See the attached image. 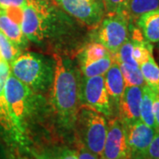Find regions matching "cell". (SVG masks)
<instances>
[{"label": "cell", "mask_w": 159, "mask_h": 159, "mask_svg": "<svg viewBox=\"0 0 159 159\" xmlns=\"http://www.w3.org/2000/svg\"><path fill=\"white\" fill-rule=\"evenodd\" d=\"M55 74L51 86V105L62 125L74 129L80 106V74L71 59L55 55Z\"/></svg>", "instance_id": "cell-1"}, {"label": "cell", "mask_w": 159, "mask_h": 159, "mask_svg": "<svg viewBox=\"0 0 159 159\" xmlns=\"http://www.w3.org/2000/svg\"><path fill=\"white\" fill-rule=\"evenodd\" d=\"M55 66V58L34 52L20 53L10 64L11 74L35 94L51 89Z\"/></svg>", "instance_id": "cell-2"}, {"label": "cell", "mask_w": 159, "mask_h": 159, "mask_svg": "<svg viewBox=\"0 0 159 159\" xmlns=\"http://www.w3.org/2000/svg\"><path fill=\"white\" fill-rule=\"evenodd\" d=\"M4 95L13 119L29 144V126L34 113L37 94L10 74L6 81Z\"/></svg>", "instance_id": "cell-3"}, {"label": "cell", "mask_w": 159, "mask_h": 159, "mask_svg": "<svg viewBox=\"0 0 159 159\" xmlns=\"http://www.w3.org/2000/svg\"><path fill=\"white\" fill-rule=\"evenodd\" d=\"M107 125L106 117L88 105L80 104L74 129L77 132L79 142L98 156H102Z\"/></svg>", "instance_id": "cell-4"}, {"label": "cell", "mask_w": 159, "mask_h": 159, "mask_svg": "<svg viewBox=\"0 0 159 159\" xmlns=\"http://www.w3.org/2000/svg\"><path fill=\"white\" fill-rule=\"evenodd\" d=\"M51 6L49 0H28L23 8L20 28L29 41L42 43L51 28Z\"/></svg>", "instance_id": "cell-5"}, {"label": "cell", "mask_w": 159, "mask_h": 159, "mask_svg": "<svg viewBox=\"0 0 159 159\" xmlns=\"http://www.w3.org/2000/svg\"><path fill=\"white\" fill-rule=\"evenodd\" d=\"M103 17L97 27L96 42L104 46L114 55L129 38V20L123 14H110Z\"/></svg>", "instance_id": "cell-6"}, {"label": "cell", "mask_w": 159, "mask_h": 159, "mask_svg": "<svg viewBox=\"0 0 159 159\" xmlns=\"http://www.w3.org/2000/svg\"><path fill=\"white\" fill-rule=\"evenodd\" d=\"M80 103L93 108L106 118H114L115 110L106 90L103 75L83 77L80 83Z\"/></svg>", "instance_id": "cell-7"}, {"label": "cell", "mask_w": 159, "mask_h": 159, "mask_svg": "<svg viewBox=\"0 0 159 159\" xmlns=\"http://www.w3.org/2000/svg\"><path fill=\"white\" fill-rule=\"evenodd\" d=\"M64 11L89 29H96L105 16L103 0H53Z\"/></svg>", "instance_id": "cell-8"}, {"label": "cell", "mask_w": 159, "mask_h": 159, "mask_svg": "<svg viewBox=\"0 0 159 159\" xmlns=\"http://www.w3.org/2000/svg\"><path fill=\"white\" fill-rule=\"evenodd\" d=\"M102 157L103 159H130L125 125L118 117L109 119Z\"/></svg>", "instance_id": "cell-9"}, {"label": "cell", "mask_w": 159, "mask_h": 159, "mask_svg": "<svg viewBox=\"0 0 159 159\" xmlns=\"http://www.w3.org/2000/svg\"><path fill=\"white\" fill-rule=\"evenodd\" d=\"M124 125L130 159H146L148 148L157 130L144 124L141 119Z\"/></svg>", "instance_id": "cell-10"}, {"label": "cell", "mask_w": 159, "mask_h": 159, "mask_svg": "<svg viewBox=\"0 0 159 159\" xmlns=\"http://www.w3.org/2000/svg\"><path fill=\"white\" fill-rule=\"evenodd\" d=\"M142 87L125 88L117 111V117L124 125H129L141 119Z\"/></svg>", "instance_id": "cell-11"}, {"label": "cell", "mask_w": 159, "mask_h": 159, "mask_svg": "<svg viewBox=\"0 0 159 159\" xmlns=\"http://www.w3.org/2000/svg\"><path fill=\"white\" fill-rule=\"evenodd\" d=\"M103 78L109 97L115 110V112L117 113L119 100L122 97V94L125 88V81L119 68V64L114 61L108 71L104 74Z\"/></svg>", "instance_id": "cell-12"}, {"label": "cell", "mask_w": 159, "mask_h": 159, "mask_svg": "<svg viewBox=\"0 0 159 159\" xmlns=\"http://www.w3.org/2000/svg\"><path fill=\"white\" fill-rule=\"evenodd\" d=\"M0 32L20 50L28 45L29 40L23 34L20 25L11 20L4 9H0Z\"/></svg>", "instance_id": "cell-13"}, {"label": "cell", "mask_w": 159, "mask_h": 159, "mask_svg": "<svg viewBox=\"0 0 159 159\" xmlns=\"http://www.w3.org/2000/svg\"><path fill=\"white\" fill-rule=\"evenodd\" d=\"M135 22L148 42L159 43V8L142 14Z\"/></svg>", "instance_id": "cell-14"}, {"label": "cell", "mask_w": 159, "mask_h": 159, "mask_svg": "<svg viewBox=\"0 0 159 159\" xmlns=\"http://www.w3.org/2000/svg\"><path fill=\"white\" fill-rule=\"evenodd\" d=\"M34 159H78L76 149L66 146H52L48 148L29 149Z\"/></svg>", "instance_id": "cell-15"}, {"label": "cell", "mask_w": 159, "mask_h": 159, "mask_svg": "<svg viewBox=\"0 0 159 159\" xmlns=\"http://www.w3.org/2000/svg\"><path fill=\"white\" fill-rule=\"evenodd\" d=\"M159 8V0H128L124 14L129 22H135L142 14Z\"/></svg>", "instance_id": "cell-16"}, {"label": "cell", "mask_w": 159, "mask_h": 159, "mask_svg": "<svg viewBox=\"0 0 159 159\" xmlns=\"http://www.w3.org/2000/svg\"><path fill=\"white\" fill-rule=\"evenodd\" d=\"M154 92L146 84L142 87V97L141 102V120L144 124L157 130L153 112Z\"/></svg>", "instance_id": "cell-17"}, {"label": "cell", "mask_w": 159, "mask_h": 159, "mask_svg": "<svg viewBox=\"0 0 159 159\" xmlns=\"http://www.w3.org/2000/svg\"><path fill=\"white\" fill-rule=\"evenodd\" d=\"M145 84L154 92L159 94V66L156 62L153 55L147 61L139 66Z\"/></svg>", "instance_id": "cell-18"}, {"label": "cell", "mask_w": 159, "mask_h": 159, "mask_svg": "<svg viewBox=\"0 0 159 159\" xmlns=\"http://www.w3.org/2000/svg\"><path fill=\"white\" fill-rule=\"evenodd\" d=\"M114 62L112 55H109L96 61L90 63H86L80 65L81 74L84 78H89L93 76L104 75V74L109 70L111 66Z\"/></svg>", "instance_id": "cell-19"}, {"label": "cell", "mask_w": 159, "mask_h": 159, "mask_svg": "<svg viewBox=\"0 0 159 159\" xmlns=\"http://www.w3.org/2000/svg\"><path fill=\"white\" fill-rule=\"evenodd\" d=\"M109 55H111V53L104 46L97 42H93L87 44L83 51H81L80 55V65L96 61Z\"/></svg>", "instance_id": "cell-20"}, {"label": "cell", "mask_w": 159, "mask_h": 159, "mask_svg": "<svg viewBox=\"0 0 159 159\" xmlns=\"http://www.w3.org/2000/svg\"><path fill=\"white\" fill-rule=\"evenodd\" d=\"M123 79L125 81V87H142L145 85L141 69L139 66H130L124 63H118Z\"/></svg>", "instance_id": "cell-21"}, {"label": "cell", "mask_w": 159, "mask_h": 159, "mask_svg": "<svg viewBox=\"0 0 159 159\" xmlns=\"http://www.w3.org/2000/svg\"><path fill=\"white\" fill-rule=\"evenodd\" d=\"M21 53V50L15 46L2 32H0V54L9 65Z\"/></svg>", "instance_id": "cell-22"}, {"label": "cell", "mask_w": 159, "mask_h": 159, "mask_svg": "<svg viewBox=\"0 0 159 159\" xmlns=\"http://www.w3.org/2000/svg\"><path fill=\"white\" fill-rule=\"evenodd\" d=\"M128 0H103L105 15L110 14H124Z\"/></svg>", "instance_id": "cell-23"}, {"label": "cell", "mask_w": 159, "mask_h": 159, "mask_svg": "<svg viewBox=\"0 0 159 159\" xmlns=\"http://www.w3.org/2000/svg\"><path fill=\"white\" fill-rule=\"evenodd\" d=\"M146 159H159V130L156 131L153 140L147 151Z\"/></svg>", "instance_id": "cell-24"}, {"label": "cell", "mask_w": 159, "mask_h": 159, "mask_svg": "<svg viewBox=\"0 0 159 159\" xmlns=\"http://www.w3.org/2000/svg\"><path fill=\"white\" fill-rule=\"evenodd\" d=\"M10 74H11L10 65L4 59L1 60L0 61V95L4 94L6 81Z\"/></svg>", "instance_id": "cell-25"}, {"label": "cell", "mask_w": 159, "mask_h": 159, "mask_svg": "<svg viewBox=\"0 0 159 159\" xmlns=\"http://www.w3.org/2000/svg\"><path fill=\"white\" fill-rule=\"evenodd\" d=\"M78 159H103L102 156H98L97 154L91 152L89 149L86 148L83 144L78 142V147L76 148Z\"/></svg>", "instance_id": "cell-26"}, {"label": "cell", "mask_w": 159, "mask_h": 159, "mask_svg": "<svg viewBox=\"0 0 159 159\" xmlns=\"http://www.w3.org/2000/svg\"><path fill=\"white\" fill-rule=\"evenodd\" d=\"M28 0H0V9H8L11 7H24Z\"/></svg>", "instance_id": "cell-27"}, {"label": "cell", "mask_w": 159, "mask_h": 159, "mask_svg": "<svg viewBox=\"0 0 159 159\" xmlns=\"http://www.w3.org/2000/svg\"><path fill=\"white\" fill-rule=\"evenodd\" d=\"M153 112L155 122L157 127L159 130V94L156 93L154 94V102H153Z\"/></svg>", "instance_id": "cell-28"}, {"label": "cell", "mask_w": 159, "mask_h": 159, "mask_svg": "<svg viewBox=\"0 0 159 159\" xmlns=\"http://www.w3.org/2000/svg\"><path fill=\"white\" fill-rule=\"evenodd\" d=\"M20 159H30V158H28V157H22V158Z\"/></svg>", "instance_id": "cell-29"}]
</instances>
